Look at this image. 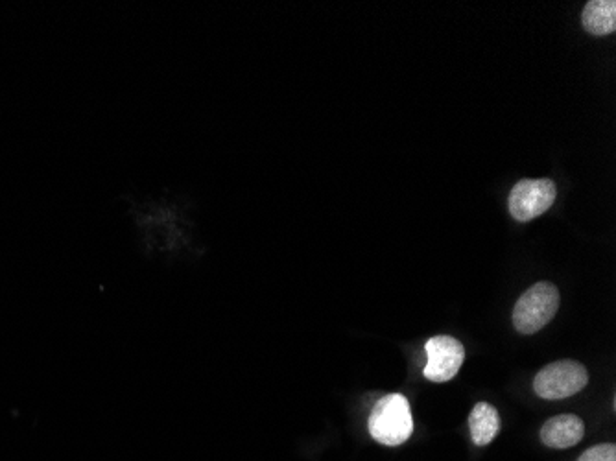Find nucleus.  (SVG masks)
Instances as JSON below:
<instances>
[{"label": "nucleus", "instance_id": "nucleus-8", "mask_svg": "<svg viewBox=\"0 0 616 461\" xmlns=\"http://www.w3.org/2000/svg\"><path fill=\"white\" fill-rule=\"evenodd\" d=\"M469 428H471L474 445L478 447L489 445L493 439L497 438L498 430H500V415H498L497 408L487 402L476 404L469 415Z\"/></svg>", "mask_w": 616, "mask_h": 461}, {"label": "nucleus", "instance_id": "nucleus-2", "mask_svg": "<svg viewBox=\"0 0 616 461\" xmlns=\"http://www.w3.org/2000/svg\"><path fill=\"white\" fill-rule=\"evenodd\" d=\"M559 292L552 283L528 288L513 310V325L521 334H535L546 327L559 310Z\"/></svg>", "mask_w": 616, "mask_h": 461}, {"label": "nucleus", "instance_id": "nucleus-4", "mask_svg": "<svg viewBox=\"0 0 616 461\" xmlns=\"http://www.w3.org/2000/svg\"><path fill=\"white\" fill-rule=\"evenodd\" d=\"M556 183L550 179H521L510 192V213L517 222L545 214L556 201Z\"/></svg>", "mask_w": 616, "mask_h": 461}, {"label": "nucleus", "instance_id": "nucleus-9", "mask_svg": "<svg viewBox=\"0 0 616 461\" xmlns=\"http://www.w3.org/2000/svg\"><path fill=\"white\" fill-rule=\"evenodd\" d=\"M578 461H616V447L613 443L596 445L593 449L585 450Z\"/></svg>", "mask_w": 616, "mask_h": 461}, {"label": "nucleus", "instance_id": "nucleus-7", "mask_svg": "<svg viewBox=\"0 0 616 461\" xmlns=\"http://www.w3.org/2000/svg\"><path fill=\"white\" fill-rule=\"evenodd\" d=\"M583 28L591 36L602 37L613 34L616 30L615 0H591L583 8L581 15Z\"/></svg>", "mask_w": 616, "mask_h": 461}, {"label": "nucleus", "instance_id": "nucleus-5", "mask_svg": "<svg viewBox=\"0 0 616 461\" xmlns=\"http://www.w3.org/2000/svg\"><path fill=\"white\" fill-rule=\"evenodd\" d=\"M427 366L425 377L432 382H447L454 379L465 360L462 343L452 336H434L425 345Z\"/></svg>", "mask_w": 616, "mask_h": 461}, {"label": "nucleus", "instance_id": "nucleus-1", "mask_svg": "<svg viewBox=\"0 0 616 461\" xmlns=\"http://www.w3.org/2000/svg\"><path fill=\"white\" fill-rule=\"evenodd\" d=\"M369 434L380 445L399 447L414 432V417L410 404L401 393H390L377 402L369 415Z\"/></svg>", "mask_w": 616, "mask_h": 461}, {"label": "nucleus", "instance_id": "nucleus-3", "mask_svg": "<svg viewBox=\"0 0 616 461\" xmlns=\"http://www.w3.org/2000/svg\"><path fill=\"white\" fill-rule=\"evenodd\" d=\"M589 382L587 369L574 360H559L537 373L534 390L541 399L559 401L580 393Z\"/></svg>", "mask_w": 616, "mask_h": 461}, {"label": "nucleus", "instance_id": "nucleus-6", "mask_svg": "<svg viewBox=\"0 0 616 461\" xmlns=\"http://www.w3.org/2000/svg\"><path fill=\"white\" fill-rule=\"evenodd\" d=\"M585 434V423L578 415H557L541 428V441L550 449H570L578 445Z\"/></svg>", "mask_w": 616, "mask_h": 461}]
</instances>
